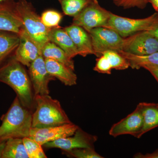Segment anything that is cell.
Listing matches in <instances>:
<instances>
[{
    "label": "cell",
    "mask_w": 158,
    "mask_h": 158,
    "mask_svg": "<svg viewBox=\"0 0 158 158\" xmlns=\"http://www.w3.org/2000/svg\"><path fill=\"white\" fill-rule=\"evenodd\" d=\"M14 56L0 67V82L15 91L22 104L32 110L35 107L34 93L29 74Z\"/></svg>",
    "instance_id": "cell-1"
},
{
    "label": "cell",
    "mask_w": 158,
    "mask_h": 158,
    "mask_svg": "<svg viewBox=\"0 0 158 158\" xmlns=\"http://www.w3.org/2000/svg\"><path fill=\"white\" fill-rule=\"evenodd\" d=\"M32 110L24 106L17 96L8 112L1 117L0 141L10 138L29 137L32 129Z\"/></svg>",
    "instance_id": "cell-2"
},
{
    "label": "cell",
    "mask_w": 158,
    "mask_h": 158,
    "mask_svg": "<svg viewBox=\"0 0 158 158\" xmlns=\"http://www.w3.org/2000/svg\"><path fill=\"white\" fill-rule=\"evenodd\" d=\"M34 100L32 128H43L72 123L59 101L49 95H35Z\"/></svg>",
    "instance_id": "cell-3"
},
{
    "label": "cell",
    "mask_w": 158,
    "mask_h": 158,
    "mask_svg": "<svg viewBox=\"0 0 158 158\" xmlns=\"http://www.w3.org/2000/svg\"><path fill=\"white\" fill-rule=\"evenodd\" d=\"M16 7L23 20L24 29L41 51L45 44L49 41L48 34L51 28L44 25L41 17L30 2L27 0H18Z\"/></svg>",
    "instance_id": "cell-4"
},
{
    "label": "cell",
    "mask_w": 158,
    "mask_h": 158,
    "mask_svg": "<svg viewBox=\"0 0 158 158\" xmlns=\"http://www.w3.org/2000/svg\"><path fill=\"white\" fill-rule=\"evenodd\" d=\"M158 26V12L143 19H135L122 17L111 12L110 19L104 27L113 30L126 38L143 31L154 30Z\"/></svg>",
    "instance_id": "cell-5"
},
{
    "label": "cell",
    "mask_w": 158,
    "mask_h": 158,
    "mask_svg": "<svg viewBox=\"0 0 158 158\" xmlns=\"http://www.w3.org/2000/svg\"><path fill=\"white\" fill-rule=\"evenodd\" d=\"M110 13L99 5L98 0H94L73 17L72 24L80 26L89 33L94 28L104 27L110 19Z\"/></svg>",
    "instance_id": "cell-6"
},
{
    "label": "cell",
    "mask_w": 158,
    "mask_h": 158,
    "mask_svg": "<svg viewBox=\"0 0 158 158\" xmlns=\"http://www.w3.org/2000/svg\"><path fill=\"white\" fill-rule=\"evenodd\" d=\"M94 55L101 56L105 52L123 51L124 38L113 30L99 27L91 29L89 32Z\"/></svg>",
    "instance_id": "cell-7"
},
{
    "label": "cell",
    "mask_w": 158,
    "mask_h": 158,
    "mask_svg": "<svg viewBox=\"0 0 158 158\" xmlns=\"http://www.w3.org/2000/svg\"><path fill=\"white\" fill-rule=\"evenodd\" d=\"M137 56H146L158 52V39L149 31H143L123 39V51Z\"/></svg>",
    "instance_id": "cell-8"
},
{
    "label": "cell",
    "mask_w": 158,
    "mask_h": 158,
    "mask_svg": "<svg viewBox=\"0 0 158 158\" xmlns=\"http://www.w3.org/2000/svg\"><path fill=\"white\" fill-rule=\"evenodd\" d=\"M28 68L29 75L35 96L49 95V83L56 78L48 71L44 58L40 55L31 63Z\"/></svg>",
    "instance_id": "cell-9"
},
{
    "label": "cell",
    "mask_w": 158,
    "mask_h": 158,
    "mask_svg": "<svg viewBox=\"0 0 158 158\" xmlns=\"http://www.w3.org/2000/svg\"><path fill=\"white\" fill-rule=\"evenodd\" d=\"M97 140V136L88 134L79 127L72 136L47 142L43 146L46 148H59L62 151L81 148H95L94 144Z\"/></svg>",
    "instance_id": "cell-10"
},
{
    "label": "cell",
    "mask_w": 158,
    "mask_h": 158,
    "mask_svg": "<svg viewBox=\"0 0 158 158\" xmlns=\"http://www.w3.org/2000/svg\"><path fill=\"white\" fill-rule=\"evenodd\" d=\"M23 29V20L18 11L16 2L8 1L0 3V31L19 35Z\"/></svg>",
    "instance_id": "cell-11"
},
{
    "label": "cell",
    "mask_w": 158,
    "mask_h": 158,
    "mask_svg": "<svg viewBox=\"0 0 158 158\" xmlns=\"http://www.w3.org/2000/svg\"><path fill=\"white\" fill-rule=\"evenodd\" d=\"M143 125L142 113L137 106L132 113L112 126L109 131V135L114 138L122 135H129L139 138Z\"/></svg>",
    "instance_id": "cell-12"
},
{
    "label": "cell",
    "mask_w": 158,
    "mask_h": 158,
    "mask_svg": "<svg viewBox=\"0 0 158 158\" xmlns=\"http://www.w3.org/2000/svg\"><path fill=\"white\" fill-rule=\"evenodd\" d=\"M79 127L72 123L69 124L43 128H32L29 137L40 145L59 138L72 136Z\"/></svg>",
    "instance_id": "cell-13"
},
{
    "label": "cell",
    "mask_w": 158,
    "mask_h": 158,
    "mask_svg": "<svg viewBox=\"0 0 158 158\" xmlns=\"http://www.w3.org/2000/svg\"><path fill=\"white\" fill-rule=\"evenodd\" d=\"M19 36V43L15 52L14 56L24 66L29 67L37 57L41 55V51L24 29Z\"/></svg>",
    "instance_id": "cell-14"
},
{
    "label": "cell",
    "mask_w": 158,
    "mask_h": 158,
    "mask_svg": "<svg viewBox=\"0 0 158 158\" xmlns=\"http://www.w3.org/2000/svg\"><path fill=\"white\" fill-rule=\"evenodd\" d=\"M78 52L79 55L85 57L94 55L90 34L80 26L72 24L64 28Z\"/></svg>",
    "instance_id": "cell-15"
},
{
    "label": "cell",
    "mask_w": 158,
    "mask_h": 158,
    "mask_svg": "<svg viewBox=\"0 0 158 158\" xmlns=\"http://www.w3.org/2000/svg\"><path fill=\"white\" fill-rule=\"evenodd\" d=\"M44 60L47 69L52 76L58 79L65 86L77 85V77L73 69L54 59H45Z\"/></svg>",
    "instance_id": "cell-16"
},
{
    "label": "cell",
    "mask_w": 158,
    "mask_h": 158,
    "mask_svg": "<svg viewBox=\"0 0 158 158\" xmlns=\"http://www.w3.org/2000/svg\"><path fill=\"white\" fill-rule=\"evenodd\" d=\"M48 37L49 41L54 43L62 49L71 59L79 55L72 40L64 28L60 27L51 28Z\"/></svg>",
    "instance_id": "cell-17"
},
{
    "label": "cell",
    "mask_w": 158,
    "mask_h": 158,
    "mask_svg": "<svg viewBox=\"0 0 158 158\" xmlns=\"http://www.w3.org/2000/svg\"><path fill=\"white\" fill-rule=\"evenodd\" d=\"M19 41L18 34L0 31V67L8 59L14 56Z\"/></svg>",
    "instance_id": "cell-18"
},
{
    "label": "cell",
    "mask_w": 158,
    "mask_h": 158,
    "mask_svg": "<svg viewBox=\"0 0 158 158\" xmlns=\"http://www.w3.org/2000/svg\"><path fill=\"white\" fill-rule=\"evenodd\" d=\"M143 116V125L139 138L145 133L158 127V104L141 102L137 105Z\"/></svg>",
    "instance_id": "cell-19"
},
{
    "label": "cell",
    "mask_w": 158,
    "mask_h": 158,
    "mask_svg": "<svg viewBox=\"0 0 158 158\" xmlns=\"http://www.w3.org/2000/svg\"><path fill=\"white\" fill-rule=\"evenodd\" d=\"M44 59H51L61 62L74 70V62L62 49L54 43L48 41L44 46L41 51Z\"/></svg>",
    "instance_id": "cell-20"
},
{
    "label": "cell",
    "mask_w": 158,
    "mask_h": 158,
    "mask_svg": "<svg viewBox=\"0 0 158 158\" xmlns=\"http://www.w3.org/2000/svg\"><path fill=\"white\" fill-rule=\"evenodd\" d=\"M118 52L127 60L132 69H138L144 65H158V52L146 56H137L122 51Z\"/></svg>",
    "instance_id": "cell-21"
},
{
    "label": "cell",
    "mask_w": 158,
    "mask_h": 158,
    "mask_svg": "<svg viewBox=\"0 0 158 158\" xmlns=\"http://www.w3.org/2000/svg\"><path fill=\"white\" fill-rule=\"evenodd\" d=\"M2 158H29L23 138H10L6 140Z\"/></svg>",
    "instance_id": "cell-22"
},
{
    "label": "cell",
    "mask_w": 158,
    "mask_h": 158,
    "mask_svg": "<svg viewBox=\"0 0 158 158\" xmlns=\"http://www.w3.org/2000/svg\"><path fill=\"white\" fill-rule=\"evenodd\" d=\"M94 0H59L63 13L74 17Z\"/></svg>",
    "instance_id": "cell-23"
},
{
    "label": "cell",
    "mask_w": 158,
    "mask_h": 158,
    "mask_svg": "<svg viewBox=\"0 0 158 158\" xmlns=\"http://www.w3.org/2000/svg\"><path fill=\"white\" fill-rule=\"evenodd\" d=\"M103 55L108 59L113 69L118 70H124L130 67L129 63L127 60L118 52L107 51L103 53Z\"/></svg>",
    "instance_id": "cell-24"
},
{
    "label": "cell",
    "mask_w": 158,
    "mask_h": 158,
    "mask_svg": "<svg viewBox=\"0 0 158 158\" xmlns=\"http://www.w3.org/2000/svg\"><path fill=\"white\" fill-rule=\"evenodd\" d=\"M23 140L29 158H47L43 149L42 145L37 141L30 137L23 138Z\"/></svg>",
    "instance_id": "cell-25"
},
{
    "label": "cell",
    "mask_w": 158,
    "mask_h": 158,
    "mask_svg": "<svg viewBox=\"0 0 158 158\" xmlns=\"http://www.w3.org/2000/svg\"><path fill=\"white\" fill-rule=\"evenodd\" d=\"M62 153L67 157L76 158H103L95 148H81L68 151H63Z\"/></svg>",
    "instance_id": "cell-26"
},
{
    "label": "cell",
    "mask_w": 158,
    "mask_h": 158,
    "mask_svg": "<svg viewBox=\"0 0 158 158\" xmlns=\"http://www.w3.org/2000/svg\"><path fill=\"white\" fill-rule=\"evenodd\" d=\"M62 15L53 10L44 11L41 15V19L43 23L48 28L60 27L59 23L62 18Z\"/></svg>",
    "instance_id": "cell-27"
},
{
    "label": "cell",
    "mask_w": 158,
    "mask_h": 158,
    "mask_svg": "<svg viewBox=\"0 0 158 158\" xmlns=\"http://www.w3.org/2000/svg\"><path fill=\"white\" fill-rule=\"evenodd\" d=\"M113 3L118 7L124 9L137 8L144 9L147 6L149 0H112Z\"/></svg>",
    "instance_id": "cell-28"
},
{
    "label": "cell",
    "mask_w": 158,
    "mask_h": 158,
    "mask_svg": "<svg viewBox=\"0 0 158 158\" xmlns=\"http://www.w3.org/2000/svg\"><path fill=\"white\" fill-rule=\"evenodd\" d=\"M112 69L109 60L104 55L97 58L96 64L94 67V70L99 73L111 74Z\"/></svg>",
    "instance_id": "cell-29"
},
{
    "label": "cell",
    "mask_w": 158,
    "mask_h": 158,
    "mask_svg": "<svg viewBox=\"0 0 158 158\" xmlns=\"http://www.w3.org/2000/svg\"><path fill=\"white\" fill-rule=\"evenodd\" d=\"M142 68L148 71L158 83V65H144Z\"/></svg>",
    "instance_id": "cell-30"
},
{
    "label": "cell",
    "mask_w": 158,
    "mask_h": 158,
    "mask_svg": "<svg viewBox=\"0 0 158 158\" xmlns=\"http://www.w3.org/2000/svg\"><path fill=\"white\" fill-rule=\"evenodd\" d=\"M135 158H158V149L156 150L152 153H147L144 154L141 153H137L133 156Z\"/></svg>",
    "instance_id": "cell-31"
},
{
    "label": "cell",
    "mask_w": 158,
    "mask_h": 158,
    "mask_svg": "<svg viewBox=\"0 0 158 158\" xmlns=\"http://www.w3.org/2000/svg\"><path fill=\"white\" fill-rule=\"evenodd\" d=\"M148 2L151 4L154 10L158 12V0H149Z\"/></svg>",
    "instance_id": "cell-32"
},
{
    "label": "cell",
    "mask_w": 158,
    "mask_h": 158,
    "mask_svg": "<svg viewBox=\"0 0 158 158\" xmlns=\"http://www.w3.org/2000/svg\"><path fill=\"white\" fill-rule=\"evenodd\" d=\"M6 141H0V158H2L3 150L6 145Z\"/></svg>",
    "instance_id": "cell-33"
},
{
    "label": "cell",
    "mask_w": 158,
    "mask_h": 158,
    "mask_svg": "<svg viewBox=\"0 0 158 158\" xmlns=\"http://www.w3.org/2000/svg\"><path fill=\"white\" fill-rule=\"evenodd\" d=\"M152 34L155 37H156L158 39V26L154 30H152V31H148Z\"/></svg>",
    "instance_id": "cell-34"
},
{
    "label": "cell",
    "mask_w": 158,
    "mask_h": 158,
    "mask_svg": "<svg viewBox=\"0 0 158 158\" xmlns=\"http://www.w3.org/2000/svg\"><path fill=\"white\" fill-rule=\"evenodd\" d=\"M15 1V0H0V3L2 2H5V1Z\"/></svg>",
    "instance_id": "cell-35"
}]
</instances>
